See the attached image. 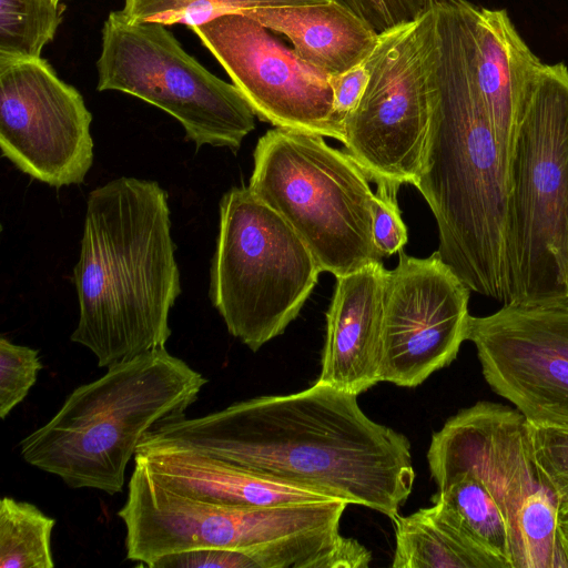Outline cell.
Here are the masks:
<instances>
[{
	"label": "cell",
	"instance_id": "6da1fadb",
	"mask_svg": "<svg viewBox=\"0 0 568 568\" xmlns=\"http://www.w3.org/2000/svg\"><path fill=\"white\" fill-rule=\"evenodd\" d=\"M149 433L390 519L415 480L408 438L372 420L357 395L318 381L294 394L165 422Z\"/></svg>",
	"mask_w": 568,
	"mask_h": 568
},
{
	"label": "cell",
	"instance_id": "7a4b0ae2",
	"mask_svg": "<svg viewBox=\"0 0 568 568\" xmlns=\"http://www.w3.org/2000/svg\"><path fill=\"white\" fill-rule=\"evenodd\" d=\"M430 122L414 186L437 223V252L468 288L513 301L509 158L478 90L468 0H432Z\"/></svg>",
	"mask_w": 568,
	"mask_h": 568
},
{
	"label": "cell",
	"instance_id": "3957f363",
	"mask_svg": "<svg viewBox=\"0 0 568 568\" xmlns=\"http://www.w3.org/2000/svg\"><path fill=\"white\" fill-rule=\"evenodd\" d=\"M73 282L70 339L99 367L165 346L181 283L168 193L155 181L121 176L89 193Z\"/></svg>",
	"mask_w": 568,
	"mask_h": 568
},
{
	"label": "cell",
	"instance_id": "277c9868",
	"mask_svg": "<svg viewBox=\"0 0 568 568\" xmlns=\"http://www.w3.org/2000/svg\"><path fill=\"white\" fill-rule=\"evenodd\" d=\"M80 385L44 425L19 444L23 460L70 488L121 493L144 435L185 417L207 379L165 347L106 368Z\"/></svg>",
	"mask_w": 568,
	"mask_h": 568
},
{
	"label": "cell",
	"instance_id": "5b68a950",
	"mask_svg": "<svg viewBox=\"0 0 568 568\" xmlns=\"http://www.w3.org/2000/svg\"><path fill=\"white\" fill-rule=\"evenodd\" d=\"M248 187L335 277L381 262L373 240L369 178L346 152L317 133L275 128L253 152Z\"/></svg>",
	"mask_w": 568,
	"mask_h": 568
},
{
	"label": "cell",
	"instance_id": "8992f818",
	"mask_svg": "<svg viewBox=\"0 0 568 568\" xmlns=\"http://www.w3.org/2000/svg\"><path fill=\"white\" fill-rule=\"evenodd\" d=\"M509 254L513 301L568 296V69L561 62L544 64L509 158Z\"/></svg>",
	"mask_w": 568,
	"mask_h": 568
},
{
	"label": "cell",
	"instance_id": "52a82bcc",
	"mask_svg": "<svg viewBox=\"0 0 568 568\" xmlns=\"http://www.w3.org/2000/svg\"><path fill=\"white\" fill-rule=\"evenodd\" d=\"M321 272L294 229L248 186L222 196L209 294L229 333L251 351L283 334Z\"/></svg>",
	"mask_w": 568,
	"mask_h": 568
},
{
	"label": "cell",
	"instance_id": "ba28073f",
	"mask_svg": "<svg viewBox=\"0 0 568 568\" xmlns=\"http://www.w3.org/2000/svg\"><path fill=\"white\" fill-rule=\"evenodd\" d=\"M427 462L436 485L462 470L485 484L509 525L513 568H568L557 498L518 409L480 400L459 410L433 434Z\"/></svg>",
	"mask_w": 568,
	"mask_h": 568
},
{
	"label": "cell",
	"instance_id": "9c48e42d",
	"mask_svg": "<svg viewBox=\"0 0 568 568\" xmlns=\"http://www.w3.org/2000/svg\"><path fill=\"white\" fill-rule=\"evenodd\" d=\"M97 69L99 91H121L163 110L197 149L235 153L255 129L256 114L241 91L184 51L163 23L110 12Z\"/></svg>",
	"mask_w": 568,
	"mask_h": 568
},
{
	"label": "cell",
	"instance_id": "30bf717a",
	"mask_svg": "<svg viewBox=\"0 0 568 568\" xmlns=\"http://www.w3.org/2000/svg\"><path fill=\"white\" fill-rule=\"evenodd\" d=\"M343 499L235 507L179 494L134 460L128 496L118 511L126 559L150 567L158 558L201 548H266L339 532Z\"/></svg>",
	"mask_w": 568,
	"mask_h": 568
},
{
	"label": "cell",
	"instance_id": "8fae6325",
	"mask_svg": "<svg viewBox=\"0 0 568 568\" xmlns=\"http://www.w3.org/2000/svg\"><path fill=\"white\" fill-rule=\"evenodd\" d=\"M432 0L415 20L379 33L376 60L344 123L345 151L374 182L413 184L430 122Z\"/></svg>",
	"mask_w": 568,
	"mask_h": 568
},
{
	"label": "cell",
	"instance_id": "7c38bea8",
	"mask_svg": "<svg viewBox=\"0 0 568 568\" xmlns=\"http://www.w3.org/2000/svg\"><path fill=\"white\" fill-rule=\"evenodd\" d=\"M485 381L532 425L568 428V296L469 317Z\"/></svg>",
	"mask_w": 568,
	"mask_h": 568
},
{
	"label": "cell",
	"instance_id": "4fadbf2b",
	"mask_svg": "<svg viewBox=\"0 0 568 568\" xmlns=\"http://www.w3.org/2000/svg\"><path fill=\"white\" fill-rule=\"evenodd\" d=\"M92 114L80 92L39 58L0 64V149L50 186L84 181L93 163Z\"/></svg>",
	"mask_w": 568,
	"mask_h": 568
},
{
	"label": "cell",
	"instance_id": "5bb4252c",
	"mask_svg": "<svg viewBox=\"0 0 568 568\" xmlns=\"http://www.w3.org/2000/svg\"><path fill=\"white\" fill-rule=\"evenodd\" d=\"M469 294L437 251L419 258L402 248L386 278L381 381L415 387L448 366L467 341Z\"/></svg>",
	"mask_w": 568,
	"mask_h": 568
},
{
	"label": "cell",
	"instance_id": "9a60e30c",
	"mask_svg": "<svg viewBox=\"0 0 568 568\" xmlns=\"http://www.w3.org/2000/svg\"><path fill=\"white\" fill-rule=\"evenodd\" d=\"M192 30L260 120L339 141L331 120V75L303 61L247 16H222Z\"/></svg>",
	"mask_w": 568,
	"mask_h": 568
},
{
	"label": "cell",
	"instance_id": "2e32d148",
	"mask_svg": "<svg viewBox=\"0 0 568 568\" xmlns=\"http://www.w3.org/2000/svg\"><path fill=\"white\" fill-rule=\"evenodd\" d=\"M387 272L381 261L336 277L318 382L357 396L382 382Z\"/></svg>",
	"mask_w": 568,
	"mask_h": 568
},
{
	"label": "cell",
	"instance_id": "e0dca14e",
	"mask_svg": "<svg viewBox=\"0 0 568 568\" xmlns=\"http://www.w3.org/2000/svg\"><path fill=\"white\" fill-rule=\"evenodd\" d=\"M134 460L163 486L209 503L261 507L336 499L317 490L276 480L205 452L162 439L149 432Z\"/></svg>",
	"mask_w": 568,
	"mask_h": 568
},
{
	"label": "cell",
	"instance_id": "ac0fdd59",
	"mask_svg": "<svg viewBox=\"0 0 568 568\" xmlns=\"http://www.w3.org/2000/svg\"><path fill=\"white\" fill-rule=\"evenodd\" d=\"M475 79L491 126L510 158L516 135L544 63L504 9L470 2Z\"/></svg>",
	"mask_w": 568,
	"mask_h": 568
},
{
	"label": "cell",
	"instance_id": "d6986e66",
	"mask_svg": "<svg viewBox=\"0 0 568 568\" xmlns=\"http://www.w3.org/2000/svg\"><path fill=\"white\" fill-rule=\"evenodd\" d=\"M247 17L287 37L303 61L331 77L364 61L379 40L372 26L335 0L261 9Z\"/></svg>",
	"mask_w": 568,
	"mask_h": 568
},
{
	"label": "cell",
	"instance_id": "ffe728a7",
	"mask_svg": "<svg viewBox=\"0 0 568 568\" xmlns=\"http://www.w3.org/2000/svg\"><path fill=\"white\" fill-rule=\"evenodd\" d=\"M432 503L392 519L393 568H506L463 530L442 501Z\"/></svg>",
	"mask_w": 568,
	"mask_h": 568
},
{
	"label": "cell",
	"instance_id": "44dd1931",
	"mask_svg": "<svg viewBox=\"0 0 568 568\" xmlns=\"http://www.w3.org/2000/svg\"><path fill=\"white\" fill-rule=\"evenodd\" d=\"M432 499L444 504L463 530L486 552L511 566V539L507 518L485 484L462 470L443 479Z\"/></svg>",
	"mask_w": 568,
	"mask_h": 568
},
{
	"label": "cell",
	"instance_id": "7402d4cb",
	"mask_svg": "<svg viewBox=\"0 0 568 568\" xmlns=\"http://www.w3.org/2000/svg\"><path fill=\"white\" fill-rule=\"evenodd\" d=\"M55 519L36 505L4 496L0 501V568H53Z\"/></svg>",
	"mask_w": 568,
	"mask_h": 568
},
{
	"label": "cell",
	"instance_id": "603a6c76",
	"mask_svg": "<svg viewBox=\"0 0 568 568\" xmlns=\"http://www.w3.org/2000/svg\"><path fill=\"white\" fill-rule=\"evenodd\" d=\"M60 22L59 0H0V64L41 58Z\"/></svg>",
	"mask_w": 568,
	"mask_h": 568
},
{
	"label": "cell",
	"instance_id": "cb8c5ba5",
	"mask_svg": "<svg viewBox=\"0 0 568 568\" xmlns=\"http://www.w3.org/2000/svg\"><path fill=\"white\" fill-rule=\"evenodd\" d=\"M329 0H124L122 11L139 21L165 26L185 24L193 29L226 14L248 16L251 12L281 7H295Z\"/></svg>",
	"mask_w": 568,
	"mask_h": 568
},
{
	"label": "cell",
	"instance_id": "d4e9b609",
	"mask_svg": "<svg viewBox=\"0 0 568 568\" xmlns=\"http://www.w3.org/2000/svg\"><path fill=\"white\" fill-rule=\"evenodd\" d=\"M285 542L267 548H201L164 555L150 568H285Z\"/></svg>",
	"mask_w": 568,
	"mask_h": 568
},
{
	"label": "cell",
	"instance_id": "484cf974",
	"mask_svg": "<svg viewBox=\"0 0 568 568\" xmlns=\"http://www.w3.org/2000/svg\"><path fill=\"white\" fill-rule=\"evenodd\" d=\"M39 352L0 338V417L8 415L29 394L42 369Z\"/></svg>",
	"mask_w": 568,
	"mask_h": 568
},
{
	"label": "cell",
	"instance_id": "4316f807",
	"mask_svg": "<svg viewBox=\"0 0 568 568\" xmlns=\"http://www.w3.org/2000/svg\"><path fill=\"white\" fill-rule=\"evenodd\" d=\"M534 454L559 511L568 509V428L530 424Z\"/></svg>",
	"mask_w": 568,
	"mask_h": 568
},
{
	"label": "cell",
	"instance_id": "83f0119b",
	"mask_svg": "<svg viewBox=\"0 0 568 568\" xmlns=\"http://www.w3.org/2000/svg\"><path fill=\"white\" fill-rule=\"evenodd\" d=\"M372 201L373 240L378 255L388 257L407 243V229L397 202L400 185L379 181Z\"/></svg>",
	"mask_w": 568,
	"mask_h": 568
},
{
	"label": "cell",
	"instance_id": "f1b7e54d",
	"mask_svg": "<svg viewBox=\"0 0 568 568\" xmlns=\"http://www.w3.org/2000/svg\"><path fill=\"white\" fill-rule=\"evenodd\" d=\"M365 20L378 33L418 18L427 0H335Z\"/></svg>",
	"mask_w": 568,
	"mask_h": 568
},
{
	"label": "cell",
	"instance_id": "f546056e",
	"mask_svg": "<svg viewBox=\"0 0 568 568\" xmlns=\"http://www.w3.org/2000/svg\"><path fill=\"white\" fill-rule=\"evenodd\" d=\"M376 60V48L368 58L346 72L331 77L334 91L332 124L344 139V123L351 112L357 105L371 77Z\"/></svg>",
	"mask_w": 568,
	"mask_h": 568
},
{
	"label": "cell",
	"instance_id": "4dcf8cb0",
	"mask_svg": "<svg viewBox=\"0 0 568 568\" xmlns=\"http://www.w3.org/2000/svg\"><path fill=\"white\" fill-rule=\"evenodd\" d=\"M558 523L568 547V509L559 511Z\"/></svg>",
	"mask_w": 568,
	"mask_h": 568
}]
</instances>
